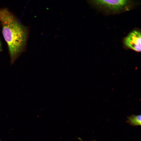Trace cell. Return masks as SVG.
Returning <instances> with one entry per match:
<instances>
[{
    "label": "cell",
    "instance_id": "4",
    "mask_svg": "<svg viewBox=\"0 0 141 141\" xmlns=\"http://www.w3.org/2000/svg\"><path fill=\"white\" fill-rule=\"evenodd\" d=\"M127 122L132 126H140L141 115H131L128 117Z\"/></svg>",
    "mask_w": 141,
    "mask_h": 141
},
{
    "label": "cell",
    "instance_id": "2",
    "mask_svg": "<svg viewBox=\"0 0 141 141\" xmlns=\"http://www.w3.org/2000/svg\"><path fill=\"white\" fill-rule=\"evenodd\" d=\"M92 3L95 5L112 11H118L126 8L130 3L128 0H95Z\"/></svg>",
    "mask_w": 141,
    "mask_h": 141
},
{
    "label": "cell",
    "instance_id": "7",
    "mask_svg": "<svg viewBox=\"0 0 141 141\" xmlns=\"http://www.w3.org/2000/svg\"><path fill=\"white\" fill-rule=\"evenodd\" d=\"M0 141H1L0 140Z\"/></svg>",
    "mask_w": 141,
    "mask_h": 141
},
{
    "label": "cell",
    "instance_id": "5",
    "mask_svg": "<svg viewBox=\"0 0 141 141\" xmlns=\"http://www.w3.org/2000/svg\"><path fill=\"white\" fill-rule=\"evenodd\" d=\"M2 50V44H1V41L0 39V52Z\"/></svg>",
    "mask_w": 141,
    "mask_h": 141
},
{
    "label": "cell",
    "instance_id": "3",
    "mask_svg": "<svg viewBox=\"0 0 141 141\" xmlns=\"http://www.w3.org/2000/svg\"><path fill=\"white\" fill-rule=\"evenodd\" d=\"M124 44L127 48L136 52L141 51L140 32L134 30L131 32L125 38Z\"/></svg>",
    "mask_w": 141,
    "mask_h": 141
},
{
    "label": "cell",
    "instance_id": "6",
    "mask_svg": "<svg viewBox=\"0 0 141 141\" xmlns=\"http://www.w3.org/2000/svg\"><path fill=\"white\" fill-rule=\"evenodd\" d=\"M78 139L81 141H83L81 138H78Z\"/></svg>",
    "mask_w": 141,
    "mask_h": 141
},
{
    "label": "cell",
    "instance_id": "1",
    "mask_svg": "<svg viewBox=\"0 0 141 141\" xmlns=\"http://www.w3.org/2000/svg\"><path fill=\"white\" fill-rule=\"evenodd\" d=\"M0 22L12 65L25 50L28 30L7 8L0 9Z\"/></svg>",
    "mask_w": 141,
    "mask_h": 141
}]
</instances>
